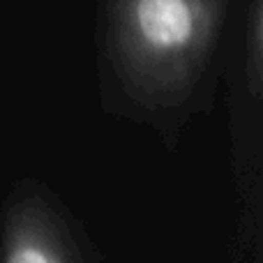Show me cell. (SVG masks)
<instances>
[{"label": "cell", "mask_w": 263, "mask_h": 263, "mask_svg": "<svg viewBox=\"0 0 263 263\" xmlns=\"http://www.w3.org/2000/svg\"><path fill=\"white\" fill-rule=\"evenodd\" d=\"M210 21L208 0H123L120 40L143 79L168 83L201 58Z\"/></svg>", "instance_id": "cell-1"}, {"label": "cell", "mask_w": 263, "mask_h": 263, "mask_svg": "<svg viewBox=\"0 0 263 263\" xmlns=\"http://www.w3.org/2000/svg\"><path fill=\"white\" fill-rule=\"evenodd\" d=\"M0 263H83L72 233L37 194L16 196L3 229Z\"/></svg>", "instance_id": "cell-2"}]
</instances>
